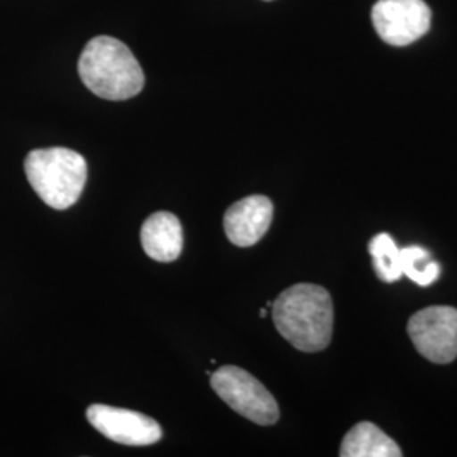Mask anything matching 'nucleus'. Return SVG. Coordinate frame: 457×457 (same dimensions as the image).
Returning <instances> with one entry per match:
<instances>
[{
	"mask_svg": "<svg viewBox=\"0 0 457 457\" xmlns=\"http://www.w3.org/2000/svg\"><path fill=\"white\" fill-rule=\"evenodd\" d=\"M278 332L303 353H319L332 339L334 305L324 287L298 283L287 288L271 305Z\"/></svg>",
	"mask_w": 457,
	"mask_h": 457,
	"instance_id": "nucleus-1",
	"label": "nucleus"
},
{
	"mask_svg": "<svg viewBox=\"0 0 457 457\" xmlns=\"http://www.w3.org/2000/svg\"><path fill=\"white\" fill-rule=\"evenodd\" d=\"M83 85L105 100H128L145 88V71L122 41L97 36L87 43L79 60Z\"/></svg>",
	"mask_w": 457,
	"mask_h": 457,
	"instance_id": "nucleus-2",
	"label": "nucleus"
},
{
	"mask_svg": "<svg viewBox=\"0 0 457 457\" xmlns=\"http://www.w3.org/2000/svg\"><path fill=\"white\" fill-rule=\"evenodd\" d=\"M24 171L39 198L56 211H66L82 195L88 166L80 153L68 147L34 149L24 162Z\"/></svg>",
	"mask_w": 457,
	"mask_h": 457,
	"instance_id": "nucleus-3",
	"label": "nucleus"
},
{
	"mask_svg": "<svg viewBox=\"0 0 457 457\" xmlns=\"http://www.w3.org/2000/svg\"><path fill=\"white\" fill-rule=\"evenodd\" d=\"M213 392L230 409L258 425L277 424L279 409L277 400L260 379L237 366H224L211 375Z\"/></svg>",
	"mask_w": 457,
	"mask_h": 457,
	"instance_id": "nucleus-4",
	"label": "nucleus"
},
{
	"mask_svg": "<svg viewBox=\"0 0 457 457\" xmlns=\"http://www.w3.org/2000/svg\"><path fill=\"white\" fill-rule=\"evenodd\" d=\"M409 336L415 349L436 364L457 358V309L428 307L410 317Z\"/></svg>",
	"mask_w": 457,
	"mask_h": 457,
	"instance_id": "nucleus-5",
	"label": "nucleus"
},
{
	"mask_svg": "<svg viewBox=\"0 0 457 457\" xmlns=\"http://www.w3.org/2000/svg\"><path fill=\"white\" fill-rule=\"evenodd\" d=\"M371 21L385 43L409 46L430 31L432 11L424 0H378Z\"/></svg>",
	"mask_w": 457,
	"mask_h": 457,
	"instance_id": "nucleus-6",
	"label": "nucleus"
},
{
	"mask_svg": "<svg viewBox=\"0 0 457 457\" xmlns=\"http://www.w3.org/2000/svg\"><path fill=\"white\" fill-rule=\"evenodd\" d=\"M87 419L98 432L124 445H151L162 441V427L145 413L109 405H90Z\"/></svg>",
	"mask_w": 457,
	"mask_h": 457,
	"instance_id": "nucleus-7",
	"label": "nucleus"
},
{
	"mask_svg": "<svg viewBox=\"0 0 457 457\" xmlns=\"http://www.w3.org/2000/svg\"><path fill=\"white\" fill-rule=\"evenodd\" d=\"M273 220V204L268 196L251 195L232 204L224 215L228 241L239 247L260 243Z\"/></svg>",
	"mask_w": 457,
	"mask_h": 457,
	"instance_id": "nucleus-8",
	"label": "nucleus"
},
{
	"mask_svg": "<svg viewBox=\"0 0 457 457\" xmlns=\"http://www.w3.org/2000/svg\"><path fill=\"white\" fill-rule=\"evenodd\" d=\"M141 245L154 262H175L183 249V228L175 213L149 215L141 228Z\"/></svg>",
	"mask_w": 457,
	"mask_h": 457,
	"instance_id": "nucleus-9",
	"label": "nucleus"
},
{
	"mask_svg": "<svg viewBox=\"0 0 457 457\" xmlns=\"http://www.w3.org/2000/svg\"><path fill=\"white\" fill-rule=\"evenodd\" d=\"M343 457H400L398 444L371 422L354 425L341 444Z\"/></svg>",
	"mask_w": 457,
	"mask_h": 457,
	"instance_id": "nucleus-10",
	"label": "nucleus"
},
{
	"mask_svg": "<svg viewBox=\"0 0 457 457\" xmlns=\"http://www.w3.org/2000/svg\"><path fill=\"white\" fill-rule=\"evenodd\" d=\"M370 254L373 258L376 275L379 279L393 283L403 277L400 247L395 245L390 234H378L370 243Z\"/></svg>",
	"mask_w": 457,
	"mask_h": 457,
	"instance_id": "nucleus-11",
	"label": "nucleus"
},
{
	"mask_svg": "<svg viewBox=\"0 0 457 457\" xmlns=\"http://www.w3.org/2000/svg\"><path fill=\"white\" fill-rule=\"evenodd\" d=\"M403 275L420 287L432 285L441 275V264L432 262L430 253L420 245H409L400 249Z\"/></svg>",
	"mask_w": 457,
	"mask_h": 457,
	"instance_id": "nucleus-12",
	"label": "nucleus"
},
{
	"mask_svg": "<svg viewBox=\"0 0 457 457\" xmlns=\"http://www.w3.org/2000/svg\"><path fill=\"white\" fill-rule=\"evenodd\" d=\"M266 313H268V312H266V309H262V311L260 312V317H262V319H264V317H266Z\"/></svg>",
	"mask_w": 457,
	"mask_h": 457,
	"instance_id": "nucleus-13",
	"label": "nucleus"
},
{
	"mask_svg": "<svg viewBox=\"0 0 457 457\" xmlns=\"http://www.w3.org/2000/svg\"><path fill=\"white\" fill-rule=\"evenodd\" d=\"M266 2H271V0H266Z\"/></svg>",
	"mask_w": 457,
	"mask_h": 457,
	"instance_id": "nucleus-14",
	"label": "nucleus"
}]
</instances>
